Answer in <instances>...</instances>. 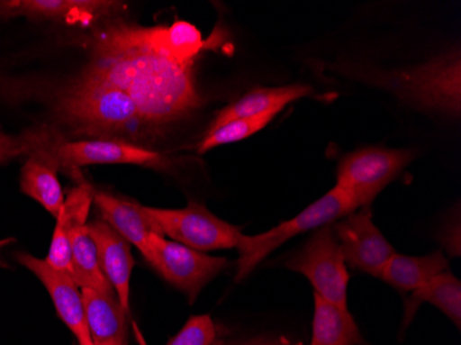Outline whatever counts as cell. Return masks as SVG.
<instances>
[{"mask_svg": "<svg viewBox=\"0 0 461 345\" xmlns=\"http://www.w3.org/2000/svg\"><path fill=\"white\" fill-rule=\"evenodd\" d=\"M193 68L155 49L149 27L116 23L95 33L82 72L131 97L154 133L201 105Z\"/></svg>", "mask_w": 461, "mask_h": 345, "instance_id": "obj_1", "label": "cell"}, {"mask_svg": "<svg viewBox=\"0 0 461 345\" xmlns=\"http://www.w3.org/2000/svg\"><path fill=\"white\" fill-rule=\"evenodd\" d=\"M358 209L361 207L357 199L349 192L336 186L296 217L281 222L278 227L260 235H243L242 242L238 248L240 260L235 279L237 282L245 279L267 256L294 236L318 230L323 225L333 224Z\"/></svg>", "mask_w": 461, "mask_h": 345, "instance_id": "obj_2", "label": "cell"}, {"mask_svg": "<svg viewBox=\"0 0 461 345\" xmlns=\"http://www.w3.org/2000/svg\"><path fill=\"white\" fill-rule=\"evenodd\" d=\"M377 85L393 90L402 100L423 110L460 115L461 72L458 53L447 54L406 72L373 74Z\"/></svg>", "mask_w": 461, "mask_h": 345, "instance_id": "obj_3", "label": "cell"}, {"mask_svg": "<svg viewBox=\"0 0 461 345\" xmlns=\"http://www.w3.org/2000/svg\"><path fill=\"white\" fill-rule=\"evenodd\" d=\"M286 267L304 275L315 295L336 307H347L349 274L333 225L318 228L302 250L287 260Z\"/></svg>", "mask_w": 461, "mask_h": 345, "instance_id": "obj_4", "label": "cell"}, {"mask_svg": "<svg viewBox=\"0 0 461 345\" xmlns=\"http://www.w3.org/2000/svg\"><path fill=\"white\" fill-rule=\"evenodd\" d=\"M142 256L169 284L185 293L191 304L230 264L224 257L207 256L157 233L149 236Z\"/></svg>", "mask_w": 461, "mask_h": 345, "instance_id": "obj_5", "label": "cell"}, {"mask_svg": "<svg viewBox=\"0 0 461 345\" xmlns=\"http://www.w3.org/2000/svg\"><path fill=\"white\" fill-rule=\"evenodd\" d=\"M413 158L411 150L361 148L341 158L336 186L349 192L359 207H369L375 196L400 176Z\"/></svg>", "mask_w": 461, "mask_h": 345, "instance_id": "obj_6", "label": "cell"}, {"mask_svg": "<svg viewBox=\"0 0 461 345\" xmlns=\"http://www.w3.org/2000/svg\"><path fill=\"white\" fill-rule=\"evenodd\" d=\"M147 207L152 219L162 228L163 235L194 250H221L238 249L242 242L240 228L219 219L203 204L190 202L184 209Z\"/></svg>", "mask_w": 461, "mask_h": 345, "instance_id": "obj_7", "label": "cell"}, {"mask_svg": "<svg viewBox=\"0 0 461 345\" xmlns=\"http://www.w3.org/2000/svg\"><path fill=\"white\" fill-rule=\"evenodd\" d=\"M59 170L77 176V168L87 165H139L147 168H166L169 159L165 155L119 140H66L51 134L48 144Z\"/></svg>", "mask_w": 461, "mask_h": 345, "instance_id": "obj_8", "label": "cell"}, {"mask_svg": "<svg viewBox=\"0 0 461 345\" xmlns=\"http://www.w3.org/2000/svg\"><path fill=\"white\" fill-rule=\"evenodd\" d=\"M346 264L372 277H382L383 269L395 249L375 227L369 207H361L333 222Z\"/></svg>", "mask_w": 461, "mask_h": 345, "instance_id": "obj_9", "label": "cell"}, {"mask_svg": "<svg viewBox=\"0 0 461 345\" xmlns=\"http://www.w3.org/2000/svg\"><path fill=\"white\" fill-rule=\"evenodd\" d=\"M17 261L27 267L46 287L61 321L77 337L79 345H95L87 328L86 313L83 304L82 289L74 277L56 271L45 260L28 253H18Z\"/></svg>", "mask_w": 461, "mask_h": 345, "instance_id": "obj_10", "label": "cell"}, {"mask_svg": "<svg viewBox=\"0 0 461 345\" xmlns=\"http://www.w3.org/2000/svg\"><path fill=\"white\" fill-rule=\"evenodd\" d=\"M123 4L110 0H23L0 2V17H28L32 20L64 21L87 25L98 18L113 17Z\"/></svg>", "mask_w": 461, "mask_h": 345, "instance_id": "obj_11", "label": "cell"}, {"mask_svg": "<svg viewBox=\"0 0 461 345\" xmlns=\"http://www.w3.org/2000/svg\"><path fill=\"white\" fill-rule=\"evenodd\" d=\"M87 231L95 241L100 259L101 269L110 280L118 295L119 303L129 315L131 311V279L134 260L131 243L122 238L110 224L104 220L87 222Z\"/></svg>", "mask_w": 461, "mask_h": 345, "instance_id": "obj_12", "label": "cell"}, {"mask_svg": "<svg viewBox=\"0 0 461 345\" xmlns=\"http://www.w3.org/2000/svg\"><path fill=\"white\" fill-rule=\"evenodd\" d=\"M95 202L103 213L104 222L110 224L122 238L144 254L149 238L163 235L162 228L152 219L147 207L136 201L119 198L107 192H95Z\"/></svg>", "mask_w": 461, "mask_h": 345, "instance_id": "obj_13", "label": "cell"}, {"mask_svg": "<svg viewBox=\"0 0 461 345\" xmlns=\"http://www.w3.org/2000/svg\"><path fill=\"white\" fill-rule=\"evenodd\" d=\"M95 201V189L86 183H80L71 189L56 219L50 249L45 261L56 269L71 275V232L74 227L89 219L90 206Z\"/></svg>", "mask_w": 461, "mask_h": 345, "instance_id": "obj_14", "label": "cell"}, {"mask_svg": "<svg viewBox=\"0 0 461 345\" xmlns=\"http://www.w3.org/2000/svg\"><path fill=\"white\" fill-rule=\"evenodd\" d=\"M87 328L95 345H128L131 318L119 303L118 295L82 289Z\"/></svg>", "mask_w": 461, "mask_h": 345, "instance_id": "obj_15", "label": "cell"}, {"mask_svg": "<svg viewBox=\"0 0 461 345\" xmlns=\"http://www.w3.org/2000/svg\"><path fill=\"white\" fill-rule=\"evenodd\" d=\"M49 141L31 152L21 170L20 184L21 191L24 192L25 195L38 202L53 215L54 219H57L66 198L57 177L59 165L48 150Z\"/></svg>", "mask_w": 461, "mask_h": 345, "instance_id": "obj_16", "label": "cell"}, {"mask_svg": "<svg viewBox=\"0 0 461 345\" xmlns=\"http://www.w3.org/2000/svg\"><path fill=\"white\" fill-rule=\"evenodd\" d=\"M312 95V89L305 85L282 86V87H258L246 93L242 98L220 111L207 132L214 131L232 119L253 116L278 115L287 104Z\"/></svg>", "mask_w": 461, "mask_h": 345, "instance_id": "obj_17", "label": "cell"}, {"mask_svg": "<svg viewBox=\"0 0 461 345\" xmlns=\"http://www.w3.org/2000/svg\"><path fill=\"white\" fill-rule=\"evenodd\" d=\"M447 268L449 263L442 251L421 257L405 256L395 251L385 264L380 279L401 292H414Z\"/></svg>", "mask_w": 461, "mask_h": 345, "instance_id": "obj_18", "label": "cell"}, {"mask_svg": "<svg viewBox=\"0 0 461 345\" xmlns=\"http://www.w3.org/2000/svg\"><path fill=\"white\" fill-rule=\"evenodd\" d=\"M312 337L310 345H364L365 340L348 310L336 307L313 293Z\"/></svg>", "mask_w": 461, "mask_h": 345, "instance_id": "obj_19", "label": "cell"}, {"mask_svg": "<svg viewBox=\"0 0 461 345\" xmlns=\"http://www.w3.org/2000/svg\"><path fill=\"white\" fill-rule=\"evenodd\" d=\"M71 250V277L77 286L80 289H92L105 295H116L115 289L101 269L97 248L87 231V222L77 224L72 230Z\"/></svg>", "mask_w": 461, "mask_h": 345, "instance_id": "obj_20", "label": "cell"}, {"mask_svg": "<svg viewBox=\"0 0 461 345\" xmlns=\"http://www.w3.org/2000/svg\"><path fill=\"white\" fill-rule=\"evenodd\" d=\"M424 303L441 310L457 328H460L461 284L452 272H442L432 277L424 286L411 292L405 304V325H408Z\"/></svg>", "mask_w": 461, "mask_h": 345, "instance_id": "obj_21", "label": "cell"}, {"mask_svg": "<svg viewBox=\"0 0 461 345\" xmlns=\"http://www.w3.org/2000/svg\"><path fill=\"white\" fill-rule=\"evenodd\" d=\"M149 35L155 49L180 62L194 64L196 57L206 48L201 31L188 21L149 27Z\"/></svg>", "mask_w": 461, "mask_h": 345, "instance_id": "obj_22", "label": "cell"}, {"mask_svg": "<svg viewBox=\"0 0 461 345\" xmlns=\"http://www.w3.org/2000/svg\"><path fill=\"white\" fill-rule=\"evenodd\" d=\"M276 118V115L253 116V118L232 119L225 122L214 131L206 132L203 140L198 147L199 154H204L207 150L220 147V145L230 144V142L240 141L248 139L258 132L263 131L264 127Z\"/></svg>", "mask_w": 461, "mask_h": 345, "instance_id": "obj_23", "label": "cell"}, {"mask_svg": "<svg viewBox=\"0 0 461 345\" xmlns=\"http://www.w3.org/2000/svg\"><path fill=\"white\" fill-rule=\"evenodd\" d=\"M50 136L51 132L48 129L32 131L20 137L9 136L0 132V165L14 160L21 155H30L31 152L46 144Z\"/></svg>", "mask_w": 461, "mask_h": 345, "instance_id": "obj_24", "label": "cell"}, {"mask_svg": "<svg viewBox=\"0 0 461 345\" xmlns=\"http://www.w3.org/2000/svg\"><path fill=\"white\" fill-rule=\"evenodd\" d=\"M216 336V325L211 316H191L183 329L166 345H212Z\"/></svg>", "mask_w": 461, "mask_h": 345, "instance_id": "obj_25", "label": "cell"}, {"mask_svg": "<svg viewBox=\"0 0 461 345\" xmlns=\"http://www.w3.org/2000/svg\"><path fill=\"white\" fill-rule=\"evenodd\" d=\"M222 345H302L292 342L285 337H258V339L246 340V341L230 342Z\"/></svg>", "mask_w": 461, "mask_h": 345, "instance_id": "obj_26", "label": "cell"}, {"mask_svg": "<svg viewBox=\"0 0 461 345\" xmlns=\"http://www.w3.org/2000/svg\"><path fill=\"white\" fill-rule=\"evenodd\" d=\"M133 331H134V336H136L137 342H139V345H149V344H147V341H145L144 334H142V331H140L139 326H137V323L134 321H133Z\"/></svg>", "mask_w": 461, "mask_h": 345, "instance_id": "obj_27", "label": "cell"}]
</instances>
